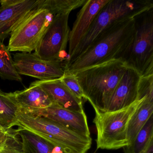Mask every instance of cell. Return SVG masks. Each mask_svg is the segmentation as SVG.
<instances>
[{"label": "cell", "instance_id": "1", "mask_svg": "<svg viewBox=\"0 0 153 153\" xmlns=\"http://www.w3.org/2000/svg\"><path fill=\"white\" fill-rule=\"evenodd\" d=\"M134 17L120 19L105 29L84 53L66 66L65 71L74 74L92 66L120 59L134 36Z\"/></svg>", "mask_w": 153, "mask_h": 153}, {"label": "cell", "instance_id": "2", "mask_svg": "<svg viewBox=\"0 0 153 153\" xmlns=\"http://www.w3.org/2000/svg\"><path fill=\"white\" fill-rule=\"evenodd\" d=\"M120 59L111 60L77 71L75 75L85 99L94 110L106 112L113 94L127 69Z\"/></svg>", "mask_w": 153, "mask_h": 153}, {"label": "cell", "instance_id": "3", "mask_svg": "<svg viewBox=\"0 0 153 153\" xmlns=\"http://www.w3.org/2000/svg\"><path fill=\"white\" fill-rule=\"evenodd\" d=\"M15 126L33 132L59 147L66 153H87L91 137L70 129L52 120L19 111Z\"/></svg>", "mask_w": 153, "mask_h": 153}, {"label": "cell", "instance_id": "4", "mask_svg": "<svg viewBox=\"0 0 153 153\" xmlns=\"http://www.w3.org/2000/svg\"><path fill=\"white\" fill-rule=\"evenodd\" d=\"M134 20L132 42L120 59L141 77L153 75V7L137 15Z\"/></svg>", "mask_w": 153, "mask_h": 153}, {"label": "cell", "instance_id": "5", "mask_svg": "<svg viewBox=\"0 0 153 153\" xmlns=\"http://www.w3.org/2000/svg\"><path fill=\"white\" fill-rule=\"evenodd\" d=\"M146 97L118 111L102 112L94 110L93 122L96 128L97 149H118L128 145L127 134L129 122Z\"/></svg>", "mask_w": 153, "mask_h": 153}, {"label": "cell", "instance_id": "6", "mask_svg": "<svg viewBox=\"0 0 153 153\" xmlns=\"http://www.w3.org/2000/svg\"><path fill=\"white\" fill-rule=\"evenodd\" d=\"M153 7L151 0H110L95 18L90 29L66 66L88 49L97 37L108 26L123 18L134 17Z\"/></svg>", "mask_w": 153, "mask_h": 153}, {"label": "cell", "instance_id": "7", "mask_svg": "<svg viewBox=\"0 0 153 153\" xmlns=\"http://www.w3.org/2000/svg\"><path fill=\"white\" fill-rule=\"evenodd\" d=\"M53 17L46 10H34L10 34V51H35Z\"/></svg>", "mask_w": 153, "mask_h": 153}, {"label": "cell", "instance_id": "8", "mask_svg": "<svg viewBox=\"0 0 153 153\" xmlns=\"http://www.w3.org/2000/svg\"><path fill=\"white\" fill-rule=\"evenodd\" d=\"M70 14L53 16L34 53L42 59L66 62L65 53L68 43Z\"/></svg>", "mask_w": 153, "mask_h": 153}, {"label": "cell", "instance_id": "9", "mask_svg": "<svg viewBox=\"0 0 153 153\" xmlns=\"http://www.w3.org/2000/svg\"><path fill=\"white\" fill-rule=\"evenodd\" d=\"M13 56L15 67L20 75L46 80L60 78L65 74V61L44 60L34 53H19Z\"/></svg>", "mask_w": 153, "mask_h": 153}, {"label": "cell", "instance_id": "10", "mask_svg": "<svg viewBox=\"0 0 153 153\" xmlns=\"http://www.w3.org/2000/svg\"><path fill=\"white\" fill-rule=\"evenodd\" d=\"M39 0H0V41L12 32L37 8Z\"/></svg>", "mask_w": 153, "mask_h": 153}, {"label": "cell", "instance_id": "11", "mask_svg": "<svg viewBox=\"0 0 153 153\" xmlns=\"http://www.w3.org/2000/svg\"><path fill=\"white\" fill-rule=\"evenodd\" d=\"M109 1L110 0H86L78 13L72 29L70 32L67 60L73 56L90 29L96 17Z\"/></svg>", "mask_w": 153, "mask_h": 153}, {"label": "cell", "instance_id": "12", "mask_svg": "<svg viewBox=\"0 0 153 153\" xmlns=\"http://www.w3.org/2000/svg\"><path fill=\"white\" fill-rule=\"evenodd\" d=\"M25 112L48 118L80 134L90 136L85 111H74L53 104L46 108L33 109Z\"/></svg>", "mask_w": 153, "mask_h": 153}, {"label": "cell", "instance_id": "13", "mask_svg": "<svg viewBox=\"0 0 153 153\" xmlns=\"http://www.w3.org/2000/svg\"><path fill=\"white\" fill-rule=\"evenodd\" d=\"M141 76L135 70L127 68L117 85L106 112L126 108L139 100V83Z\"/></svg>", "mask_w": 153, "mask_h": 153}, {"label": "cell", "instance_id": "14", "mask_svg": "<svg viewBox=\"0 0 153 153\" xmlns=\"http://www.w3.org/2000/svg\"><path fill=\"white\" fill-rule=\"evenodd\" d=\"M60 78L36 81L46 92L53 104L71 111H84L83 101L68 90Z\"/></svg>", "mask_w": 153, "mask_h": 153}, {"label": "cell", "instance_id": "15", "mask_svg": "<svg viewBox=\"0 0 153 153\" xmlns=\"http://www.w3.org/2000/svg\"><path fill=\"white\" fill-rule=\"evenodd\" d=\"M12 93L20 111H23L46 108L53 104L46 92L36 81L31 83L28 88Z\"/></svg>", "mask_w": 153, "mask_h": 153}, {"label": "cell", "instance_id": "16", "mask_svg": "<svg viewBox=\"0 0 153 153\" xmlns=\"http://www.w3.org/2000/svg\"><path fill=\"white\" fill-rule=\"evenodd\" d=\"M24 153H66L61 148L26 130H16Z\"/></svg>", "mask_w": 153, "mask_h": 153}, {"label": "cell", "instance_id": "17", "mask_svg": "<svg viewBox=\"0 0 153 153\" xmlns=\"http://www.w3.org/2000/svg\"><path fill=\"white\" fill-rule=\"evenodd\" d=\"M153 113V96H148L141 103L129 122L127 134L128 145L134 140Z\"/></svg>", "mask_w": 153, "mask_h": 153}, {"label": "cell", "instance_id": "18", "mask_svg": "<svg viewBox=\"0 0 153 153\" xmlns=\"http://www.w3.org/2000/svg\"><path fill=\"white\" fill-rule=\"evenodd\" d=\"M20 107L12 93L0 89V128L10 130L15 126Z\"/></svg>", "mask_w": 153, "mask_h": 153}, {"label": "cell", "instance_id": "19", "mask_svg": "<svg viewBox=\"0 0 153 153\" xmlns=\"http://www.w3.org/2000/svg\"><path fill=\"white\" fill-rule=\"evenodd\" d=\"M86 0H39L37 9H44L53 16L70 14L84 5Z\"/></svg>", "mask_w": 153, "mask_h": 153}, {"label": "cell", "instance_id": "20", "mask_svg": "<svg viewBox=\"0 0 153 153\" xmlns=\"http://www.w3.org/2000/svg\"><path fill=\"white\" fill-rule=\"evenodd\" d=\"M153 139V116H150L134 140L123 148L124 153H141Z\"/></svg>", "mask_w": 153, "mask_h": 153}, {"label": "cell", "instance_id": "21", "mask_svg": "<svg viewBox=\"0 0 153 153\" xmlns=\"http://www.w3.org/2000/svg\"><path fill=\"white\" fill-rule=\"evenodd\" d=\"M0 77L2 79L21 82L22 78L15 67L8 48L0 42Z\"/></svg>", "mask_w": 153, "mask_h": 153}, {"label": "cell", "instance_id": "22", "mask_svg": "<svg viewBox=\"0 0 153 153\" xmlns=\"http://www.w3.org/2000/svg\"><path fill=\"white\" fill-rule=\"evenodd\" d=\"M60 79L65 86L77 98L82 101L83 99H85L83 91L75 75L65 71V74Z\"/></svg>", "mask_w": 153, "mask_h": 153}, {"label": "cell", "instance_id": "23", "mask_svg": "<svg viewBox=\"0 0 153 153\" xmlns=\"http://www.w3.org/2000/svg\"><path fill=\"white\" fill-rule=\"evenodd\" d=\"M138 92L139 100L153 96V75L140 77Z\"/></svg>", "mask_w": 153, "mask_h": 153}, {"label": "cell", "instance_id": "24", "mask_svg": "<svg viewBox=\"0 0 153 153\" xmlns=\"http://www.w3.org/2000/svg\"><path fill=\"white\" fill-rule=\"evenodd\" d=\"M0 153H24L21 140L15 130L14 135L5 146L0 148Z\"/></svg>", "mask_w": 153, "mask_h": 153}, {"label": "cell", "instance_id": "25", "mask_svg": "<svg viewBox=\"0 0 153 153\" xmlns=\"http://www.w3.org/2000/svg\"><path fill=\"white\" fill-rule=\"evenodd\" d=\"M15 130H6L0 128V148L6 145L8 140L14 135Z\"/></svg>", "mask_w": 153, "mask_h": 153}, {"label": "cell", "instance_id": "26", "mask_svg": "<svg viewBox=\"0 0 153 153\" xmlns=\"http://www.w3.org/2000/svg\"><path fill=\"white\" fill-rule=\"evenodd\" d=\"M141 153H153V139L149 142L146 147Z\"/></svg>", "mask_w": 153, "mask_h": 153}]
</instances>
